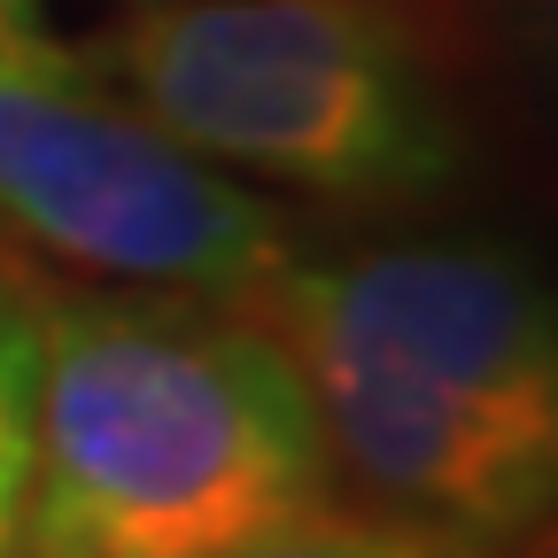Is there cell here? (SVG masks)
I'll list each match as a JSON object with an SVG mask.
<instances>
[{
	"label": "cell",
	"mask_w": 558,
	"mask_h": 558,
	"mask_svg": "<svg viewBox=\"0 0 558 558\" xmlns=\"http://www.w3.org/2000/svg\"><path fill=\"white\" fill-rule=\"evenodd\" d=\"M550 558H558V550H550Z\"/></svg>",
	"instance_id": "9"
},
{
	"label": "cell",
	"mask_w": 558,
	"mask_h": 558,
	"mask_svg": "<svg viewBox=\"0 0 558 558\" xmlns=\"http://www.w3.org/2000/svg\"><path fill=\"white\" fill-rule=\"evenodd\" d=\"M512 16H520V32L543 47V62L558 70V0H512Z\"/></svg>",
	"instance_id": "7"
},
{
	"label": "cell",
	"mask_w": 558,
	"mask_h": 558,
	"mask_svg": "<svg viewBox=\"0 0 558 558\" xmlns=\"http://www.w3.org/2000/svg\"><path fill=\"white\" fill-rule=\"evenodd\" d=\"M241 303L311 311L341 333L373 341L481 411L512 418L520 435L558 450V295L543 271L505 248H380L349 264H279Z\"/></svg>",
	"instance_id": "4"
},
{
	"label": "cell",
	"mask_w": 558,
	"mask_h": 558,
	"mask_svg": "<svg viewBox=\"0 0 558 558\" xmlns=\"http://www.w3.org/2000/svg\"><path fill=\"white\" fill-rule=\"evenodd\" d=\"M86 70L179 148L333 202H403L458 171V124L380 0H163Z\"/></svg>",
	"instance_id": "2"
},
{
	"label": "cell",
	"mask_w": 558,
	"mask_h": 558,
	"mask_svg": "<svg viewBox=\"0 0 558 558\" xmlns=\"http://www.w3.org/2000/svg\"><path fill=\"white\" fill-rule=\"evenodd\" d=\"M0 226L62 264L202 303H241L288 264V233L248 186L109 101L47 39L0 47Z\"/></svg>",
	"instance_id": "3"
},
{
	"label": "cell",
	"mask_w": 558,
	"mask_h": 558,
	"mask_svg": "<svg viewBox=\"0 0 558 558\" xmlns=\"http://www.w3.org/2000/svg\"><path fill=\"white\" fill-rule=\"evenodd\" d=\"M233 558H442L427 535H411L396 520H357V512H303L288 527H271L264 543L233 550Z\"/></svg>",
	"instance_id": "6"
},
{
	"label": "cell",
	"mask_w": 558,
	"mask_h": 558,
	"mask_svg": "<svg viewBox=\"0 0 558 558\" xmlns=\"http://www.w3.org/2000/svg\"><path fill=\"white\" fill-rule=\"evenodd\" d=\"M39 0H0V47H24V39H39Z\"/></svg>",
	"instance_id": "8"
},
{
	"label": "cell",
	"mask_w": 558,
	"mask_h": 558,
	"mask_svg": "<svg viewBox=\"0 0 558 558\" xmlns=\"http://www.w3.org/2000/svg\"><path fill=\"white\" fill-rule=\"evenodd\" d=\"M295 357L202 295L39 303L16 558H233L326 505Z\"/></svg>",
	"instance_id": "1"
},
{
	"label": "cell",
	"mask_w": 558,
	"mask_h": 558,
	"mask_svg": "<svg viewBox=\"0 0 558 558\" xmlns=\"http://www.w3.org/2000/svg\"><path fill=\"white\" fill-rule=\"evenodd\" d=\"M32 388H39V303L0 279V558H16V527H24Z\"/></svg>",
	"instance_id": "5"
}]
</instances>
